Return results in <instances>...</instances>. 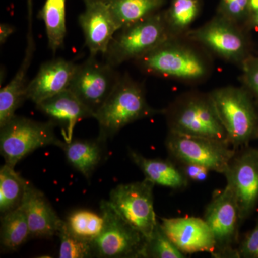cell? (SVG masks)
I'll list each match as a JSON object with an SVG mask.
<instances>
[{
    "mask_svg": "<svg viewBox=\"0 0 258 258\" xmlns=\"http://www.w3.org/2000/svg\"><path fill=\"white\" fill-rule=\"evenodd\" d=\"M45 25L48 47L54 54L63 47L66 36V0H45L39 13Z\"/></svg>",
    "mask_w": 258,
    "mask_h": 258,
    "instance_id": "obj_23",
    "label": "cell"
},
{
    "mask_svg": "<svg viewBox=\"0 0 258 258\" xmlns=\"http://www.w3.org/2000/svg\"><path fill=\"white\" fill-rule=\"evenodd\" d=\"M171 37L134 60L142 72L186 83H199L210 76L212 63L206 51L188 39Z\"/></svg>",
    "mask_w": 258,
    "mask_h": 258,
    "instance_id": "obj_1",
    "label": "cell"
},
{
    "mask_svg": "<svg viewBox=\"0 0 258 258\" xmlns=\"http://www.w3.org/2000/svg\"><path fill=\"white\" fill-rule=\"evenodd\" d=\"M30 183L5 164L0 169V212L4 215L23 203Z\"/></svg>",
    "mask_w": 258,
    "mask_h": 258,
    "instance_id": "obj_24",
    "label": "cell"
},
{
    "mask_svg": "<svg viewBox=\"0 0 258 258\" xmlns=\"http://www.w3.org/2000/svg\"><path fill=\"white\" fill-rule=\"evenodd\" d=\"M235 195L241 222L258 205V149L248 148L236 153L224 174Z\"/></svg>",
    "mask_w": 258,
    "mask_h": 258,
    "instance_id": "obj_13",
    "label": "cell"
},
{
    "mask_svg": "<svg viewBox=\"0 0 258 258\" xmlns=\"http://www.w3.org/2000/svg\"><path fill=\"white\" fill-rule=\"evenodd\" d=\"M105 144L98 138L96 140L72 139L71 142H62L60 148L71 165L89 179L104 157Z\"/></svg>",
    "mask_w": 258,
    "mask_h": 258,
    "instance_id": "obj_21",
    "label": "cell"
},
{
    "mask_svg": "<svg viewBox=\"0 0 258 258\" xmlns=\"http://www.w3.org/2000/svg\"><path fill=\"white\" fill-rule=\"evenodd\" d=\"M258 12V0H249V14Z\"/></svg>",
    "mask_w": 258,
    "mask_h": 258,
    "instance_id": "obj_35",
    "label": "cell"
},
{
    "mask_svg": "<svg viewBox=\"0 0 258 258\" xmlns=\"http://www.w3.org/2000/svg\"><path fill=\"white\" fill-rule=\"evenodd\" d=\"M118 30L155 14L166 0H105Z\"/></svg>",
    "mask_w": 258,
    "mask_h": 258,
    "instance_id": "obj_22",
    "label": "cell"
},
{
    "mask_svg": "<svg viewBox=\"0 0 258 258\" xmlns=\"http://www.w3.org/2000/svg\"><path fill=\"white\" fill-rule=\"evenodd\" d=\"M163 114L169 132L228 142L210 93H183L164 108Z\"/></svg>",
    "mask_w": 258,
    "mask_h": 258,
    "instance_id": "obj_3",
    "label": "cell"
},
{
    "mask_svg": "<svg viewBox=\"0 0 258 258\" xmlns=\"http://www.w3.org/2000/svg\"><path fill=\"white\" fill-rule=\"evenodd\" d=\"M200 0H171L163 15L171 36L184 37L191 30L190 27L200 14Z\"/></svg>",
    "mask_w": 258,
    "mask_h": 258,
    "instance_id": "obj_26",
    "label": "cell"
},
{
    "mask_svg": "<svg viewBox=\"0 0 258 258\" xmlns=\"http://www.w3.org/2000/svg\"><path fill=\"white\" fill-rule=\"evenodd\" d=\"M23 203L28 217L30 238H50L57 235L64 220L57 216L40 190L30 183Z\"/></svg>",
    "mask_w": 258,
    "mask_h": 258,
    "instance_id": "obj_19",
    "label": "cell"
},
{
    "mask_svg": "<svg viewBox=\"0 0 258 258\" xmlns=\"http://www.w3.org/2000/svg\"><path fill=\"white\" fill-rule=\"evenodd\" d=\"M66 227L71 235L79 240L92 243L100 235L104 219L101 215L89 210H77L72 212L66 220Z\"/></svg>",
    "mask_w": 258,
    "mask_h": 258,
    "instance_id": "obj_27",
    "label": "cell"
},
{
    "mask_svg": "<svg viewBox=\"0 0 258 258\" xmlns=\"http://www.w3.org/2000/svg\"><path fill=\"white\" fill-rule=\"evenodd\" d=\"M240 67L242 71L240 80L244 88L255 98L258 103V58L249 56Z\"/></svg>",
    "mask_w": 258,
    "mask_h": 258,
    "instance_id": "obj_31",
    "label": "cell"
},
{
    "mask_svg": "<svg viewBox=\"0 0 258 258\" xmlns=\"http://www.w3.org/2000/svg\"><path fill=\"white\" fill-rule=\"evenodd\" d=\"M165 144L169 154L181 164H196L222 174L237 153L227 142L172 132L168 133Z\"/></svg>",
    "mask_w": 258,
    "mask_h": 258,
    "instance_id": "obj_8",
    "label": "cell"
},
{
    "mask_svg": "<svg viewBox=\"0 0 258 258\" xmlns=\"http://www.w3.org/2000/svg\"><path fill=\"white\" fill-rule=\"evenodd\" d=\"M217 15L238 24L249 15V0H220Z\"/></svg>",
    "mask_w": 258,
    "mask_h": 258,
    "instance_id": "obj_30",
    "label": "cell"
},
{
    "mask_svg": "<svg viewBox=\"0 0 258 258\" xmlns=\"http://www.w3.org/2000/svg\"><path fill=\"white\" fill-rule=\"evenodd\" d=\"M104 225L92 242L93 256L105 258L144 257L147 239L115 210L108 200L100 203Z\"/></svg>",
    "mask_w": 258,
    "mask_h": 258,
    "instance_id": "obj_7",
    "label": "cell"
},
{
    "mask_svg": "<svg viewBox=\"0 0 258 258\" xmlns=\"http://www.w3.org/2000/svg\"><path fill=\"white\" fill-rule=\"evenodd\" d=\"M79 22L90 56L104 55L118 28L105 0H84Z\"/></svg>",
    "mask_w": 258,
    "mask_h": 258,
    "instance_id": "obj_15",
    "label": "cell"
},
{
    "mask_svg": "<svg viewBox=\"0 0 258 258\" xmlns=\"http://www.w3.org/2000/svg\"><path fill=\"white\" fill-rule=\"evenodd\" d=\"M30 237V229L23 203L1 216L0 240L3 248L15 251Z\"/></svg>",
    "mask_w": 258,
    "mask_h": 258,
    "instance_id": "obj_25",
    "label": "cell"
},
{
    "mask_svg": "<svg viewBox=\"0 0 258 258\" xmlns=\"http://www.w3.org/2000/svg\"><path fill=\"white\" fill-rule=\"evenodd\" d=\"M128 155L143 172L145 179L154 184L176 190L183 189L188 186L189 179L170 161L149 159L132 149H129Z\"/></svg>",
    "mask_w": 258,
    "mask_h": 258,
    "instance_id": "obj_20",
    "label": "cell"
},
{
    "mask_svg": "<svg viewBox=\"0 0 258 258\" xmlns=\"http://www.w3.org/2000/svg\"><path fill=\"white\" fill-rule=\"evenodd\" d=\"M77 64L63 58L53 59L42 64L36 76L28 82L26 100L35 105L68 89Z\"/></svg>",
    "mask_w": 258,
    "mask_h": 258,
    "instance_id": "obj_17",
    "label": "cell"
},
{
    "mask_svg": "<svg viewBox=\"0 0 258 258\" xmlns=\"http://www.w3.org/2000/svg\"><path fill=\"white\" fill-rule=\"evenodd\" d=\"M114 68L93 56L77 64L69 89L92 112L94 118L119 82L121 76Z\"/></svg>",
    "mask_w": 258,
    "mask_h": 258,
    "instance_id": "obj_12",
    "label": "cell"
},
{
    "mask_svg": "<svg viewBox=\"0 0 258 258\" xmlns=\"http://www.w3.org/2000/svg\"><path fill=\"white\" fill-rule=\"evenodd\" d=\"M32 25V3L29 1L27 45L23 60L13 79L0 91V127L13 118L17 110L26 101L27 76L35 51Z\"/></svg>",
    "mask_w": 258,
    "mask_h": 258,
    "instance_id": "obj_16",
    "label": "cell"
},
{
    "mask_svg": "<svg viewBox=\"0 0 258 258\" xmlns=\"http://www.w3.org/2000/svg\"><path fill=\"white\" fill-rule=\"evenodd\" d=\"M204 220L215 240V251L212 257H238L235 246L238 242L241 220L235 195L228 185L213 194Z\"/></svg>",
    "mask_w": 258,
    "mask_h": 258,
    "instance_id": "obj_11",
    "label": "cell"
},
{
    "mask_svg": "<svg viewBox=\"0 0 258 258\" xmlns=\"http://www.w3.org/2000/svg\"><path fill=\"white\" fill-rule=\"evenodd\" d=\"M155 184L147 179L118 185L110 192L108 201L123 219L149 240L158 222L154 208Z\"/></svg>",
    "mask_w": 258,
    "mask_h": 258,
    "instance_id": "obj_9",
    "label": "cell"
},
{
    "mask_svg": "<svg viewBox=\"0 0 258 258\" xmlns=\"http://www.w3.org/2000/svg\"><path fill=\"white\" fill-rule=\"evenodd\" d=\"M144 257L184 258L186 256L171 242L163 230L160 222H158L152 235L146 242Z\"/></svg>",
    "mask_w": 258,
    "mask_h": 258,
    "instance_id": "obj_28",
    "label": "cell"
},
{
    "mask_svg": "<svg viewBox=\"0 0 258 258\" xmlns=\"http://www.w3.org/2000/svg\"><path fill=\"white\" fill-rule=\"evenodd\" d=\"M56 125L15 115L0 127V152L5 164L15 167L19 161L40 148L60 147L62 141L56 137Z\"/></svg>",
    "mask_w": 258,
    "mask_h": 258,
    "instance_id": "obj_6",
    "label": "cell"
},
{
    "mask_svg": "<svg viewBox=\"0 0 258 258\" xmlns=\"http://www.w3.org/2000/svg\"><path fill=\"white\" fill-rule=\"evenodd\" d=\"M237 25L217 15L203 26L189 30L184 37L220 58L241 66L250 55L245 37Z\"/></svg>",
    "mask_w": 258,
    "mask_h": 258,
    "instance_id": "obj_10",
    "label": "cell"
},
{
    "mask_svg": "<svg viewBox=\"0 0 258 258\" xmlns=\"http://www.w3.org/2000/svg\"><path fill=\"white\" fill-rule=\"evenodd\" d=\"M251 23H252L254 26L258 28V12L252 14V17H251Z\"/></svg>",
    "mask_w": 258,
    "mask_h": 258,
    "instance_id": "obj_36",
    "label": "cell"
},
{
    "mask_svg": "<svg viewBox=\"0 0 258 258\" xmlns=\"http://www.w3.org/2000/svg\"><path fill=\"white\" fill-rule=\"evenodd\" d=\"M237 253L238 257L258 258V221L241 241Z\"/></svg>",
    "mask_w": 258,
    "mask_h": 258,
    "instance_id": "obj_32",
    "label": "cell"
},
{
    "mask_svg": "<svg viewBox=\"0 0 258 258\" xmlns=\"http://www.w3.org/2000/svg\"><path fill=\"white\" fill-rule=\"evenodd\" d=\"M36 107L56 126L62 128L66 142L72 140L76 123L94 118L92 112L69 88L37 103Z\"/></svg>",
    "mask_w": 258,
    "mask_h": 258,
    "instance_id": "obj_18",
    "label": "cell"
},
{
    "mask_svg": "<svg viewBox=\"0 0 258 258\" xmlns=\"http://www.w3.org/2000/svg\"><path fill=\"white\" fill-rule=\"evenodd\" d=\"M229 144L235 149L258 138V113L248 91L226 86L210 93Z\"/></svg>",
    "mask_w": 258,
    "mask_h": 258,
    "instance_id": "obj_4",
    "label": "cell"
},
{
    "mask_svg": "<svg viewBox=\"0 0 258 258\" xmlns=\"http://www.w3.org/2000/svg\"><path fill=\"white\" fill-rule=\"evenodd\" d=\"M171 36L163 12L120 28L105 53V62L115 67L136 60L159 46Z\"/></svg>",
    "mask_w": 258,
    "mask_h": 258,
    "instance_id": "obj_5",
    "label": "cell"
},
{
    "mask_svg": "<svg viewBox=\"0 0 258 258\" xmlns=\"http://www.w3.org/2000/svg\"><path fill=\"white\" fill-rule=\"evenodd\" d=\"M57 236L60 237L59 249L60 258L94 257L92 243L87 241L79 240L70 233L66 221L61 226Z\"/></svg>",
    "mask_w": 258,
    "mask_h": 258,
    "instance_id": "obj_29",
    "label": "cell"
},
{
    "mask_svg": "<svg viewBox=\"0 0 258 258\" xmlns=\"http://www.w3.org/2000/svg\"><path fill=\"white\" fill-rule=\"evenodd\" d=\"M160 225L166 235L184 254L215 251V242L211 230L199 217L161 218Z\"/></svg>",
    "mask_w": 258,
    "mask_h": 258,
    "instance_id": "obj_14",
    "label": "cell"
},
{
    "mask_svg": "<svg viewBox=\"0 0 258 258\" xmlns=\"http://www.w3.org/2000/svg\"><path fill=\"white\" fill-rule=\"evenodd\" d=\"M181 171L188 179L193 181H205L208 176L209 171L203 166L196 164H181Z\"/></svg>",
    "mask_w": 258,
    "mask_h": 258,
    "instance_id": "obj_33",
    "label": "cell"
},
{
    "mask_svg": "<svg viewBox=\"0 0 258 258\" xmlns=\"http://www.w3.org/2000/svg\"><path fill=\"white\" fill-rule=\"evenodd\" d=\"M163 112L164 109H156L148 103L142 83L128 75L121 76L113 92L95 115L99 125L98 138L106 142L125 125L163 114Z\"/></svg>",
    "mask_w": 258,
    "mask_h": 258,
    "instance_id": "obj_2",
    "label": "cell"
},
{
    "mask_svg": "<svg viewBox=\"0 0 258 258\" xmlns=\"http://www.w3.org/2000/svg\"><path fill=\"white\" fill-rule=\"evenodd\" d=\"M15 32L13 25L7 23H2L0 25V43L3 45L6 42L10 35Z\"/></svg>",
    "mask_w": 258,
    "mask_h": 258,
    "instance_id": "obj_34",
    "label": "cell"
}]
</instances>
